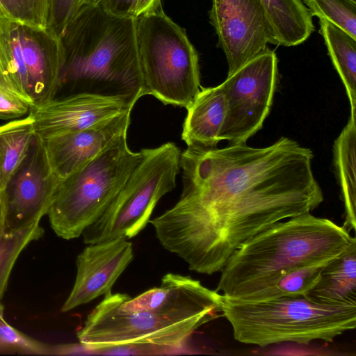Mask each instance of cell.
Returning a JSON list of instances; mask_svg holds the SVG:
<instances>
[{
	"label": "cell",
	"instance_id": "19",
	"mask_svg": "<svg viewBox=\"0 0 356 356\" xmlns=\"http://www.w3.org/2000/svg\"><path fill=\"white\" fill-rule=\"evenodd\" d=\"M334 163L345 206L343 227L355 229L356 205V118L350 117L335 140Z\"/></svg>",
	"mask_w": 356,
	"mask_h": 356
},
{
	"label": "cell",
	"instance_id": "10",
	"mask_svg": "<svg viewBox=\"0 0 356 356\" xmlns=\"http://www.w3.org/2000/svg\"><path fill=\"white\" fill-rule=\"evenodd\" d=\"M278 79V60L269 49L242 65L220 84L227 105L220 140L245 143L269 114Z\"/></svg>",
	"mask_w": 356,
	"mask_h": 356
},
{
	"label": "cell",
	"instance_id": "20",
	"mask_svg": "<svg viewBox=\"0 0 356 356\" xmlns=\"http://www.w3.org/2000/svg\"><path fill=\"white\" fill-rule=\"evenodd\" d=\"M319 32L329 56L345 86L350 117L356 118V39L325 19H319Z\"/></svg>",
	"mask_w": 356,
	"mask_h": 356
},
{
	"label": "cell",
	"instance_id": "17",
	"mask_svg": "<svg viewBox=\"0 0 356 356\" xmlns=\"http://www.w3.org/2000/svg\"><path fill=\"white\" fill-rule=\"evenodd\" d=\"M316 302L356 304V238L323 268L316 284L305 295Z\"/></svg>",
	"mask_w": 356,
	"mask_h": 356
},
{
	"label": "cell",
	"instance_id": "21",
	"mask_svg": "<svg viewBox=\"0 0 356 356\" xmlns=\"http://www.w3.org/2000/svg\"><path fill=\"white\" fill-rule=\"evenodd\" d=\"M35 133L30 113L22 119L0 126V190L3 191L22 163L33 144Z\"/></svg>",
	"mask_w": 356,
	"mask_h": 356
},
{
	"label": "cell",
	"instance_id": "3",
	"mask_svg": "<svg viewBox=\"0 0 356 356\" xmlns=\"http://www.w3.org/2000/svg\"><path fill=\"white\" fill-rule=\"evenodd\" d=\"M60 38L63 51L60 90L70 87L67 96L120 99L132 107L144 96L136 18L112 15L98 5L87 7L70 21Z\"/></svg>",
	"mask_w": 356,
	"mask_h": 356
},
{
	"label": "cell",
	"instance_id": "18",
	"mask_svg": "<svg viewBox=\"0 0 356 356\" xmlns=\"http://www.w3.org/2000/svg\"><path fill=\"white\" fill-rule=\"evenodd\" d=\"M273 29L275 44L303 43L314 30L312 16L302 0H261Z\"/></svg>",
	"mask_w": 356,
	"mask_h": 356
},
{
	"label": "cell",
	"instance_id": "29",
	"mask_svg": "<svg viewBox=\"0 0 356 356\" xmlns=\"http://www.w3.org/2000/svg\"><path fill=\"white\" fill-rule=\"evenodd\" d=\"M160 10H162L161 0H138L136 10V18Z\"/></svg>",
	"mask_w": 356,
	"mask_h": 356
},
{
	"label": "cell",
	"instance_id": "30",
	"mask_svg": "<svg viewBox=\"0 0 356 356\" xmlns=\"http://www.w3.org/2000/svg\"><path fill=\"white\" fill-rule=\"evenodd\" d=\"M4 229V202L3 192L0 191V235L3 234Z\"/></svg>",
	"mask_w": 356,
	"mask_h": 356
},
{
	"label": "cell",
	"instance_id": "12",
	"mask_svg": "<svg viewBox=\"0 0 356 356\" xmlns=\"http://www.w3.org/2000/svg\"><path fill=\"white\" fill-rule=\"evenodd\" d=\"M60 180L49 164L43 140L35 134L29 152L3 192V233L40 223L47 214Z\"/></svg>",
	"mask_w": 356,
	"mask_h": 356
},
{
	"label": "cell",
	"instance_id": "23",
	"mask_svg": "<svg viewBox=\"0 0 356 356\" xmlns=\"http://www.w3.org/2000/svg\"><path fill=\"white\" fill-rule=\"evenodd\" d=\"M44 230L40 223L26 229L0 235V305L13 267L22 250L39 239Z\"/></svg>",
	"mask_w": 356,
	"mask_h": 356
},
{
	"label": "cell",
	"instance_id": "24",
	"mask_svg": "<svg viewBox=\"0 0 356 356\" xmlns=\"http://www.w3.org/2000/svg\"><path fill=\"white\" fill-rule=\"evenodd\" d=\"M310 15L323 19L356 39V0H303Z\"/></svg>",
	"mask_w": 356,
	"mask_h": 356
},
{
	"label": "cell",
	"instance_id": "9",
	"mask_svg": "<svg viewBox=\"0 0 356 356\" xmlns=\"http://www.w3.org/2000/svg\"><path fill=\"white\" fill-rule=\"evenodd\" d=\"M63 67L60 38L49 28L0 19V73L31 109L56 97Z\"/></svg>",
	"mask_w": 356,
	"mask_h": 356
},
{
	"label": "cell",
	"instance_id": "7",
	"mask_svg": "<svg viewBox=\"0 0 356 356\" xmlns=\"http://www.w3.org/2000/svg\"><path fill=\"white\" fill-rule=\"evenodd\" d=\"M136 31L144 95L187 108L201 86L198 54L186 31L163 9L136 17Z\"/></svg>",
	"mask_w": 356,
	"mask_h": 356
},
{
	"label": "cell",
	"instance_id": "25",
	"mask_svg": "<svg viewBox=\"0 0 356 356\" xmlns=\"http://www.w3.org/2000/svg\"><path fill=\"white\" fill-rule=\"evenodd\" d=\"M52 0H0V19L49 28Z\"/></svg>",
	"mask_w": 356,
	"mask_h": 356
},
{
	"label": "cell",
	"instance_id": "11",
	"mask_svg": "<svg viewBox=\"0 0 356 356\" xmlns=\"http://www.w3.org/2000/svg\"><path fill=\"white\" fill-rule=\"evenodd\" d=\"M209 19L226 56L227 76L275 44L261 0H212Z\"/></svg>",
	"mask_w": 356,
	"mask_h": 356
},
{
	"label": "cell",
	"instance_id": "31",
	"mask_svg": "<svg viewBox=\"0 0 356 356\" xmlns=\"http://www.w3.org/2000/svg\"><path fill=\"white\" fill-rule=\"evenodd\" d=\"M1 191V190H0Z\"/></svg>",
	"mask_w": 356,
	"mask_h": 356
},
{
	"label": "cell",
	"instance_id": "15",
	"mask_svg": "<svg viewBox=\"0 0 356 356\" xmlns=\"http://www.w3.org/2000/svg\"><path fill=\"white\" fill-rule=\"evenodd\" d=\"M131 112L124 111L80 131L42 139L55 176L60 181L66 179L127 133Z\"/></svg>",
	"mask_w": 356,
	"mask_h": 356
},
{
	"label": "cell",
	"instance_id": "16",
	"mask_svg": "<svg viewBox=\"0 0 356 356\" xmlns=\"http://www.w3.org/2000/svg\"><path fill=\"white\" fill-rule=\"evenodd\" d=\"M181 138L189 147L216 148L227 111L225 95L220 86L201 88L186 108Z\"/></svg>",
	"mask_w": 356,
	"mask_h": 356
},
{
	"label": "cell",
	"instance_id": "14",
	"mask_svg": "<svg viewBox=\"0 0 356 356\" xmlns=\"http://www.w3.org/2000/svg\"><path fill=\"white\" fill-rule=\"evenodd\" d=\"M132 108L120 99L76 94L54 98L29 113L35 134L46 139L88 128Z\"/></svg>",
	"mask_w": 356,
	"mask_h": 356
},
{
	"label": "cell",
	"instance_id": "26",
	"mask_svg": "<svg viewBox=\"0 0 356 356\" xmlns=\"http://www.w3.org/2000/svg\"><path fill=\"white\" fill-rule=\"evenodd\" d=\"M0 305V351L49 355L50 346L34 339L10 325L3 318Z\"/></svg>",
	"mask_w": 356,
	"mask_h": 356
},
{
	"label": "cell",
	"instance_id": "27",
	"mask_svg": "<svg viewBox=\"0 0 356 356\" xmlns=\"http://www.w3.org/2000/svg\"><path fill=\"white\" fill-rule=\"evenodd\" d=\"M99 0H52L49 28L60 37L66 26L82 10L96 6Z\"/></svg>",
	"mask_w": 356,
	"mask_h": 356
},
{
	"label": "cell",
	"instance_id": "22",
	"mask_svg": "<svg viewBox=\"0 0 356 356\" xmlns=\"http://www.w3.org/2000/svg\"><path fill=\"white\" fill-rule=\"evenodd\" d=\"M330 261L290 270L272 283L241 300L261 301L282 297L305 296L318 282L323 267Z\"/></svg>",
	"mask_w": 356,
	"mask_h": 356
},
{
	"label": "cell",
	"instance_id": "4",
	"mask_svg": "<svg viewBox=\"0 0 356 356\" xmlns=\"http://www.w3.org/2000/svg\"><path fill=\"white\" fill-rule=\"evenodd\" d=\"M353 237L343 226L311 213L278 222L232 254L220 271L216 291L244 299L290 270L332 259Z\"/></svg>",
	"mask_w": 356,
	"mask_h": 356
},
{
	"label": "cell",
	"instance_id": "1",
	"mask_svg": "<svg viewBox=\"0 0 356 356\" xmlns=\"http://www.w3.org/2000/svg\"><path fill=\"white\" fill-rule=\"evenodd\" d=\"M312 151L281 137L218 149L188 147L180 154L183 191L150 220L161 245L191 270L212 275L246 241L273 225L310 213L323 201Z\"/></svg>",
	"mask_w": 356,
	"mask_h": 356
},
{
	"label": "cell",
	"instance_id": "6",
	"mask_svg": "<svg viewBox=\"0 0 356 356\" xmlns=\"http://www.w3.org/2000/svg\"><path fill=\"white\" fill-rule=\"evenodd\" d=\"M143 155L131 151L127 133L82 168L60 181L47 212L56 234L66 240L81 236L121 189Z\"/></svg>",
	"mask_w": 356,
	"mask_h": 356
},
{
	"label": "cell",
	"instance_id": "8",
	"mask_svg": "<svg viewBox=\"0 0 356 356\" xmlns=\"http://www.w3.org/2000/svg\"><path fill=\"white\" fill-rule=\"evenodd\" d=\"M143 155L121 189L82 233L86 244L138 235L149 222L159 200L176 187L180 151L173 143L143 149Z\"/></svg>",
	"mask_w": 356,
	"mask_h": 356
},
{
	"label": "cell",
	"instance_id": "13",
	"mask_svg": "<svg viewBox=\"0 0 356 356\" xmlns=\"http://www.w3.org/2000/svg\"><path fill=\"white\" fill-rule=\"evenodd\" d=\"M133 259L132 243L124 237L88 244L76 257L75 282L61 312H69L111 292Z\"/></svg>",
	"mask_w": 356,
	"mask_h": 356
},
{
	"label": "cell",
	"instance_id": "5",
	"mask_svg": "<svg viewBox=\"0 0 356 356\" xmlns=\"http://www.w3.org/2000/svg\"><path fill=\"white\" fill-rule=\"evenodd\" d=\"M222 315L236 341L261 347L332 342L356 327V304L320 303L305 296L252 301L222 295Z\"/></svg>",
	"mask_w": 356,
	"mask_h": 356
},
{
	"label": "cell",
	"instance_id": "28",
	"mask_svg": "<svg viewBox=\"0 0 356 356\" xmlns=\"http://www.w3.org/2000/svg\"><path fill=\"white\" fill-rule=\"evenodd\" d=\"M138 0H99L98 6L106 13L119 17L136 18Z\"/></svg>",
	"mask_w": 356,
	"mask_h": 356
},
{
	"label": "cell",
	"instance_id": "2",
	"mask_svg": "<svg viewBox=\"0 0 356 356\" xmlns=\"http://www.w3.org/2000/svg\"><path fill=\"white\" fill-rule=\"evenodd\" d=\"M165 292L154 308L122 309L117 293L106 294L77 332L85 351L145 346L163 353L179 349L202 325L222 315V295L190 276L168 273Z\"/></svg>",
	"mask_w": 356,
	"mask_h": 356
}]
</instances>
